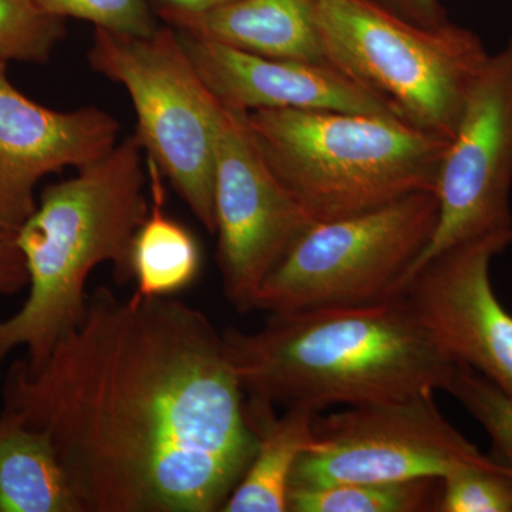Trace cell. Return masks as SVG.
<instances>
[{
  "instance_id": "cell-1",
  "label": "cell",
  "mask_w": 512,
  "mask_h": 512,
  "mask_svg": "<svg viewBox=\"0 0 512 512\" xmlns=\"http://www.w3.org/2000/svg\"><path fill=\"white\" fill-rule=\"evenodd\" d=\"M224 336L173 296H87L39 366H10L3 410L52 441L79 512H214L255 456Z\"/></svg>"
},
{
  "instance_id": "cell-2",
  "label": "cell",
  "mask_w": 512,
  "mask_h": 512,
  "mask_svg": "<svg viewBox=\"0 0 512 512\" xmlns=\"http://www.w3.org/2000/svg\"><path fill=\"white\" fill-rule=\"evenodd\" d=\"M249 399L320 413L446 390L456 363L403 293L355 306L269 313L256 332H222Z\"/></svg>"
},
{
  "instance_id": "cell-3",
  "label": "cell",
  "mask_w": 512,
  "mask_h": 512,
  "mask_svg": "<svg viewBox=\"0 0 512 512\" xmlns=\"http://www.w3.org/2000/svg\"><path fill=\"white\" fill-rule=\"evenodd\" d=\"M136 136L79 174L49 185L18 231L29 293L22 308L0 322V346L23 348L26 365L39 366L82 319L93 269L113 264L119 284L133 279L131 247L146 221L147 177Z\"/></svg>"
},
{
  "instance_id": "cell-4",
  "label": "cell",
  "mask_w": 512,
  "mask_h": 512,
  "mask_svg": "<svg viewBox=\"0 0 512 512\" xmlns=\"http://www.w3.org/2000/svg\"><path fill=\"white\" fill-rule=\"evenodd\" d=\"M247 123L266 163L313 222L434 192L450 143L386 114L255 110Z\"/></svg>"
},
{
  "instance_id": "cell-5",
  "label": "cell",
  "mask_w": 512,
  "mask_h": 512,
  "mask_svg": "<svg viewBox=\"0 0 512 512\" xmlns=\"http://www.w3.org/2000/svg\"><path fill=\"white\" fill-rule=\"evenodd\" d=\"M328 63L399 119L450 141L490 53L476 32L447 20L421 26L376 0H316Z\"/></svg>"
},
{
  "instance_id": "cell-6",
  "label": "cell",
  "mask_w": 512,
  "mask_h": 512,
  "mask_svg": "<svg viewBox=\"0 0 512 512\" xmlns=\"http://www.w3.org/2000/svg\"><path fill=\"white\" fill-rule=\"evenodd\" d=\"M89 64L121 84L137 114L134 136L192 214L215 234V150L222 104L192 66L177 30L150 36L94 28Z\"/></svg>"
},
{
  "instance_id": "cell-7",
  "label": "cell",
  "mask_w": 512,
  "mask_h": 512,
  "mask_svg": "<svg viewBox=\"0 0 512 512\" xmlns=\"http://www.w3.org/2000/svg\"><path fill=\"white\" fill-rule=\"evenodd\" d=\"M439 218L430 191L352 217L316 222L268 275L256 309L268 313L375 303L397 295Z\"/></svg>"
},
{
  "instance_id": "cell-8",
  "label": "cell",
  "mask_w": 512,
  "mask_h": 512,
  "mask_svg": "<svg viewBox=\"0 0 512 512\" xmlns=\"http://www.w3.org/2000/svg\"><path fill=\"white\" fill-rule=\"evenodd\" d=\"M434 393L316 414L289 488L441 478L467 466L512 470L464 437L441 414Z\"/></svg>"
},
{
  "instance_id": "cell-9",
  "label": "cell",
  "mask_w": 512,
  "mask_h": 512,
  "mask_svg": "<svg viewBox=\"0 0 512 512\" xmlns=\"http://www.w3.org/2000/svg\"><path fill=\"white\" fill-rule=\"evenodd\" d=\"M512 36L488 57L471 87L439 174V218L429 245L404 274L446 249L512 229Z\"/></svg>"
},
{
  "instance_id": "cell-10",
  "label": "cell",
  "mask_w": 512,
  "mask_h": 512,
  "mask_svg": "<svg viewBox=\"0 0 512 512\" xmlns=\"http://www.w3.org/2000/svg\"><path fill=\"white\" fill-rule=\"evenodd\" d=\"M214 208L225 298L239 313L255 311L265 279L316 222L266 163L247 113L224 104L215 150Z\"/></svg>"
},
{
  "instance_id": "cell-11",
  "label": "cell",
  "mask_w": 512,
  "mask_h": 512,
  "mask_svg": "<svg viewBox=\"0 0 512 512\" xmlns=\"http://www.w3.org/2000/svg\"><path fill=\"white\" fill-rule=\"evenodd\" d=\"M512 229L446 249L410 276L402 291L434 342L512 397V315L491 284L495 256Z\"/></svg>"
},
{
  "instance_id": "cell-12",
  "label": "cell",
  "mask_w": 512,
  "mask_h": 512,
  "mask_svg": "<svg viewBox=\"0 0 512 512\" xmlns=\"http://www.w3.org/2000/svg\"><path fill=\"white\" fill-rule=\"evenodd\" d=\"M0 62V227L18 232L35 212L36 185L76 170L117 146L120 126L107 111L47 109L19 92Z\"/></svg>"
},
{
  "instance_id": "cell-13",
  "label": "cell",
  "mask_w": 512,
  "mask_h": 512,
  "mask_svg": "<svg viewBox=\"0 0 512 512\" xmlns=\"http://www.w3.org/2000/svg\"><path fill=\"white\" fill-rule=\"evenodd\" d=\"M177 33L202 82L229 109L245 113L329 110L397 117L382 100L330 63L274 59Z\"/></svg>"
},
{
  "instance_id": "cell-14",
  "label": "cell",
  "mask_w": 512,
  "mask_h": 512,
  "mask_svg": "<svg viewBox=\"0 0 512 512\" xmlns=\"http://www.w3.org/2000/svg\"><path fill=\"white\" fill-rule=\"evenodd\" d=\"M187 35L274 59L328 63L320 42L316 0H232L200 15L173 16Z\"/></svg>"
},
{
  "instance_id": "cell-15",
  "label": "cell",
  "mask_w": 512,
  "mask_h": 512,
  "mask_svg": "<svg viewBox=\"0 0 512 512\" xmlns=\"http://www.w3.org/2000/svg\"><path fill=\"white\" fill-rule=\"evenodd\" d=\"M245 412L258 446L221 511L288 512L293 468L311 443L313 419L319 413L293 407L278 416L275 406L255 399L245 400Z\"/></svg>"
},
{
  "instance_id": "cell-16",
  "label": "cell",
  "mask_w": 512,
  "mask_h": 512,
  "mask_svg": "<svg viewBox=\"0 0 512 512\" xmlns=\"http://www.w3.org/2000/svg\"><path fill=\"white\" fill-rule=\"evenodd\" d=\"M0 512H79L52 441L0 413Z\"/></svg>"
},
{
  "instance_id": "cell-17",
  "label": "cell",
  "mask_w": 512,
  "mask_h": 512,
  "mask_svg": "<svg viewBox=\"0 0 512 512\" xmlns=\"http://www.w3.org/2000/svg\"><path fill=\"white\" fill-rule=\"evenodd\" d=\"M147 160L153 202L146 221L133 239L131 272L140 295L147 298L173 296L188 288L200 274V245L184 225L165 214L163 174L154 161Z\"/></svg>"
},
{
  "instance_id": "cell-18",
  "label": "cell",
  "mask_w": 512,
  "mask_h": 512,
  "mask_svg": "<svg viewBox=\"0 0 512 512\" xmlns=\"http://www.w3.org/2000/svg\"><path fill=\"white\" fill-rule=\"evenodd\" d=\"M441 478L289 488L292 512H437Z\"/></svg>"
},
{
  "instance_id": "cell-19",
  "label": "cell",
  "mask_w": 512,
  "mask_h": 512,
  "mask_svg": "<svg viewBox=\"0 0 512 512\" xmlns=\"http://www.w3.org/2000/svg\"><path fill=\"white\" fill-rule=\"evenodd\" d=\"M64 36L66 19L35 0H0V62H49Z\"/></svg>"
},
{
  "instance_id": "cell-20",
  "label": "cell",
  "mask_w": 512,
  "mask_h": 512,
  "mask_svg": "<svg viewBox=\"0 0 512 512\" xmlns=\"http://www.w3.org/2000/svg\"><path fill=\"white\" fill-rule=\"evenodd\" d=\"M450 393L490 436L498 463L512 468V397L471 367L456 365L448 380Z\"/></svg>"
},
{
  "instance_id": "cell-21",
  "label": "cell",
  "mask_w": 512,
  "mask_h": 512,
  "mask_svg": "<svg viewBox=\"0 0 512 512\" xmlns=\"http://www.w3.org/2000/svg\"><path fill=\"white\" fill-rule=\"evenodd\" d=\"M437 512H512V470L460 467L441 477Z\"/></svg>"
},
{
  "instance_id": "cell-22",
  "label": "cell",
  "mask_w": 512,
  "mask_h": 512,
  "mask_svg": "<svg viewBox=\"0 0 512 512\" xmlns=\"http://www.w3.org/2000/svg\"><path fill=\"white\" fill-rule=\"evenodd\" d=\"M62 19H80L120 35L150 36L158 29L150 0H35Z\"/></svg>"
},
{
  "instance_id": "cell-23",
  "label": "cell",
  "mask_w": 512,
  "mask_h": 512,
  "mask_svg": "<svg viewBox=\"0 0 512 512\" xmlns=\"http://www.w3.org/2000/svg\"><path fill=\"white\" fill-rule=\"evenodd\" d=\"M25 256L18 244V232L0 227V293L13 295L28 286Z\"/></svg>"
},
{
  "instance_id": "cell-24",
  "label": "cell",
  "mask_w": 512,
  "mask_h": 512,
  "mask_svg": "<svg viewBox=\"0 0 512 512\" xmlns=\"http://www.w3.org/2000/svg\"><path fill=\"white\" fill-rule=\"evenodd\" d=\"M376 2L421 26H439L450 20L440 0H376Z\"/></svg>"
},
{
  "instance_id": "cell-25",
  "label": "cell",
  "mask_w": 512,
  "mask_h": 512,
  "mask_svg": "<svg viewBox=\"0 0 512 512\" xmlns=\"http://www.w3.org/2000/svg\"><path fill=\"white\" fill-rule=\"evenodd\" d=\"M232 0H154L158 16L165 20L173 16L200 15L220 8Z\"/></svg>"
},
{
  "instance_id": "cell-26",
  "label": "cell",
  "mask_w": 512,
  "mask_h": 512,
  "mask_svg": "<svg viewBox=\"0 0 512 512\" xmlns=\"http://www.w3.org/2000/svg\"><path fill=\"white\" fill-rule=\"evenodd\" d=\"M6 356V353L3 352L2 346H0V363H2L3 357Z\"/></svg>"
}]
</instances>
